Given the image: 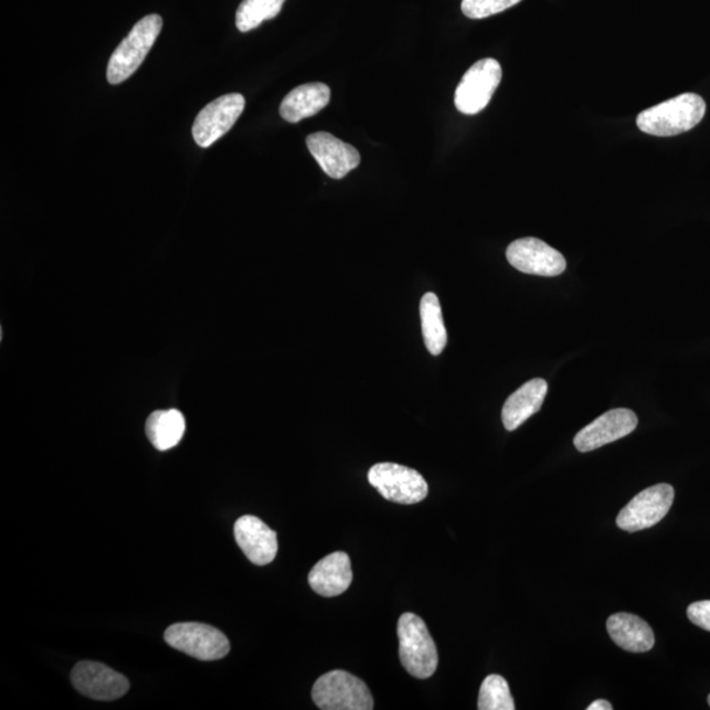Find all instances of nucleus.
Returning <instances> with one entry per match:
<instances>
[{
	"mask_svg": "<svg viewBox=\"0 0 710 710\" xmlns=\"http://www.w3.org/2000/svg\"><path fill=\"white\" fill-rule=\"evenodd\" d=\"M706 113V100L698 94L687 93L640 113L637 126L647 135L677 136L698 126Z\"/></svg>",
	"mask_w": 710,
	"mask_h": 710,
	"instance_id": "nucleus-1",
	"label": "nucleus"
},
{
	"mask_svg": "<svg viewBox=\"0 0 710 710\" xmlns=\"http://www.w3.org/2000/svg\"><path fill=\"white\" fill-rule=\"evenodd\" d=\"M399 655L406 672L417 679L431 678L438 667V651L422 618L404 613L399 618Z\"/></svg>",
	"mask_w": 710,
	"mask_h": 710,
	"instance_id": "nucleus-2",
	"label": "nucleus"
},
{
	"mask_svg": "<svg viewBox=\"0 0 710 710\" xmlns=\"http://www.w3.org/2000/svg\"><path fill=\"white\" fill-rule=\"evenodd\" d=\"M162 18L148 15L137 23L116 47L107 66V81L119 85L139 68L162 31Z\"/></svg>",
	"mask_w": 710,
	"mask_h": 710,
	"instance_id": "nucleus-3",
	"label": "nucleus"
},
{
	"mask_svg": "<svg viewBox=\"0 0 710 710\" xmlns=\"http://www.w3.org/2000/svg\"><path fill=\"white\" fill-rule=\"evenodd\" d=\"M315 704L322 710H371L374 708L364 681L347 671H330L315 682Z\"/></svg>",
	"mask_w": 710,
	"mask_h": 710,
	"instance_id": "nucleus-4",
	"label": "nucleus"
},
{
	"mask_svg": "<svg viewBox=\"0 0 710 710\" xmlns=\"http://www.w3.org/2000/svg\"><path fill=\"white\" fill-rule=\"evenodd\" d=\"M368 478L370 485L377 488L385 500L398 505H417L430 492V487L422 474L413 468L389 464V462L372 466Z\"/></svg>",
	"mask_w": 710,
	"mask_h": 710,
	"instance_id": "nucleus-5",
	"label": "nucleus"
},
{
	"mask_svg": "<svg viewBox=\"0 0 710 710\" xmlns=\"http://www.w3.org/2000/svg\"><path fill=\"white\" fill-rule=\"evenodd\" d=\"M502 77L501 66L494 59H484L474 64L455 89L454 103L458 112L477 115L488 106Z\"/></svg>",
	"mask_w": 710,
	"mask_h": 710,
	"instance_id": "nucleus-6",
	"label": "nucleus"
},
{
	"mask_svg": "<svg viewBox=\"0 0 710 710\" xmlns=\"http://www.w3.org/2000/svg\"><path fill=\"white\" fill-rule=\"evenodd\" d=\"M165 640L174 649L199 660H219L231 650L230 640L216 627L182 623L168 627Z\"/></svg>",
	"mask_w": 710,
	"mask_h": 710,
	"instance_id": "nucleus-7",
	"label": "nucleus"
},
{
	"mask_svg": "<svg viewBox=\"0 0 710 710\" xmlns=\"http://www.w3.org/2000/svg\"><path fill=\"white\" fill-rule=\"evenodd\" d=\"M675 489L667 484L655 485L634 496L617 516V526L625 532L636 533L639 530L657 526L665 519L672 507Z\"/></svg>",
	"mask_w": 710,
	"mask_h": 710,
	"instance_id": "nucleus-8",
	"label": "nucleus"
},
{
	"mask_svg": "<svg viewBox=\"0 0 710 710\" xmlns=\"http://www.w3.org/2000/svg\"><path fill=\"white\" fill-rule=\"evenodd\" d=\"M245 108L243 95L234 93L220 96L199 113L192 126V137L199 147L209 148L230 133Z\"/></svg>",
	"mask_w": 710,
	"mask_h": 710,
	"instance_id": "nucleus-9",
	"label": "nucleus"
},
{
	"mask_svg": "<svg viewBox=\"0 0 710 710\" xmlns=\"http://www.w3.org/2000/svg\"><path fill=\"white\" fill-rule=\"evenodd\" d=\"M507 259L517 271L540 277H557L566 271V259L540 239L516 240L508 246Z\"/></svg>",
	"mask_w": 710,
	"mask_h": 710,
	"instance_id": "nucleus-10",
	"label": "nucleus"
},
{
	"mask_svg": "<svg viewBox=\"0 0 710 710\" xmlns=\"http://www.w3.org/2000/svg\"><path fill=\"white\" fill-rule=\"evenodd\" d=\"M72 681L77 691L94 700L112 701L129 691L128 679L99 661H80L73 668Z\"/></svg>",
	"mask_w": 710,
	"mask_h": 710,
	"instance_id": "nucleus-11",
	"label": "nucleus"
},
{
	"mask_svg": "<svg viewBox=\"0 0 710 710\" xmlns=\"http://www.w3.org/2000/svg\"><path fill=\"white\" fill-rule=\"evenodd\" d=\"M637 425L638 417L633 411L626 409L612 410L583 427L576 434L574 445L581 453L596 451L598 447L629 436Z\"/></svg>",
	"mask_w": 710,
	"mask_h": 710,
	"instance_id": "nucleus-12",
	"label": "nucleus"
},
{
	"mask_svg": "<svg viewBox=\"0 0 710 710\" xmlns=\"http://www.w3.org/2000/svg\"><path fill=\"white\" fill-rule=\"evenodd\" d=\"M307 147L322 171L333 179L347 177L361 162L360 151L328 133L309 135Z\"/></svg>",
	"mask_w": 710,
	"mask_h": 710,
	"instance_id": "nucleus-13",
	"label": "nucleus"
},
{
	"mask_svg": "<svg viewBox=\"0 0 710 710\" xmlns=\"http://www.w3.org/2000/svg\"><path fill=\"white\" fill-rule=\"evenodd\" d=\"M234 539L247 560L257 566H266L277 557V533L256 516L240 517L234 523Z\"/></svg>",
	"mask_w": 710,
	"mask_h": 710,
	"instance_id": "nucleus-14",
	"label": "nucleus"
},
{
	"mask_svg": "<svg viewBox=\"0 0 710 710\" xmlns=\"http://www.w3.org/2000/svg\"><path fill=\"white\" fill-rule=\"evenodd\" d=\"M353 581L350 558L342 551H336L322 558L309 572L308 582L311 589L324 597L343 594Z\"/></svg>",
	"mask_w": 710,
	"mask_h": 710,
	"instance_id": "nucleus-15",
	"label": "nucleus"
},
{
	"mask_svg": "<svg viewBox=\"0 0 710 710\" xmlns=\"http://www.w3.org/2000/svg\"><path fill=\"white\" fill-rule=\"evenodd\" d=\"M549 385L544 379L537 378L522 384L519 390L507 399L502 406L501 418L506 430L513 432L517 427L536 415L547 398Z\"/></svg>",
	"mask_w": 710,
	"mask_h": 710,
	"instance_id": "nucleus-16",
	"label": "nucleus"
},
{
	"mask_svg": "<svg viewBox=\"0 0 710 710\" xmlns=\"http://www.w3.org/2000/svg\"><path fill=\"white\" fill-rule=\"evenodd\" d=\"M606 629L617 646L630 653L650 651L655 637L649 624L630 613H616L606 622Z\"/></svg>",
	"mask_w": 710,
	"mask_h": 710,
	"instance_id": "nucleus-17",
	"label": "nucleus"
},
{
	"mask_svg": "<svg viewBox=\"0 0 710 710\" xmlns=\"http://www.w3.org/2000/svg\"><path fill=\"white\" fill-rule=\"evenodd\" d=\"M329 102L330 88L316 82L294 88L282 102L279 113L286 121L299 123L322 112Z\"/></svg>",
	"mask_w": 710,
	"mask_h": 710,
	"instance_id": "nucleus-18",
	"label": "nucleus"
},
{
	"mask_svg": "<svg viewBox=\"0 0 710 710\" xmlns=\"http://www.w3.org/2000/svg\"><path fill=\"white\" fill-rule=\"evenodd\" d=\"M145 431L157 451L167 452L181 443L186 432V420L177 410L156 411L149 416Z\"/></svg>",
	"mask_w": 710,
	"mask_h": 710,
	"instance_id": "nucleus-19",
	"label": "nucleus"
},
{
	"mask_svg": "<svg viewBox=\"0 0 710 710\" xmlns=\"http://www.w3.org/2000/svg\"><path fill=\"white\" fill-rule=\"evenodd\" d=\"M420 317H422V328L425 347L432 356L443 353L447 343V332L445 328L443 309L436 294L427 293L420 303Z\"/></svg>",
	"mask_w": 710,
	"mask_h": 710,
	"instance_id": "nucleus-20",
	"label": "nucleus"
},
{
	"mask_svg": "<svg viewBox=\"0 0 710 710\" xmlns=\"http://www.w3.org/2000/svg\"><path fill=\"white\" fill-rule=\"evenodd\" d=\"M286 0H244L236 12V25L241 32L256 30L266 20L282 11Z\"/></svg>",
	"mask_w": 710,
	"mask_h": 710,
	"instance_id": "nucleus-21",
	"label": "nucleus"
},
{
	"mask_svg": "<svg viewBox=\"0 0 710 710\" xmlns=\"http://www.w3.org/2000/svg\"><path fill=\"white\" fill-rule=\"evenodd\" d=\"M479 710H515V701L508 681L500 675H489L481 682L478 700Z\"/></svg>",
	"mask_w": 710,
	"mask_h": 710,
	"instance_id": "nucleus-22",
	"label": "nucleus"
},
{
	"mask_svg": "<svg viewBox=\"0 0 710 710\" xmlns=\"http://www.w3.org/2000/svg\"><path fill=\"white\" fill-rule=\"evenodd\" d=\"M520 2L521 0H462V12L470 19H485Z\"/></svg>",
	"mask_w": 710,
	"mask_h": 710,
	"instance_id": "nucleus-23",
	"label": "nucleus"
},
{
	"mask_svg": "<svg viewBox=\"0 0 710 710\" xmlns=\"http://www.w3.org/2000/svg\"><path fill=\"white\" fill-rule=\"evenodd\" d=\"M687 616L689 622L710 632V600H702V602L689 605Z\"/></svg>",
	"mask_w": 710,
	"mask_h": 710,
	"instance_id": "nucleus-24",
	"label": "nucleus"
},
{
	"mask_svg": "<svg viewBox=\"0 0 710 710\" xmlns=\"http://www.w3.org/2000/svg\"><path fill=\"white\" fill-rule=\"evenodd\" d=\"M613 707L611 702L606 700H596L589 706L587 710H612Z\"/></svg>",
	"mask_w": 710,
	"mask_h": 710,
	"instance_id": "nucleus-25",
	"label": "nucleus"
},
{
	"mask_svg": "<svg viewBox=\"0 0 710 710\" xmlns=\"http://www.w3.org/2000/svg\"><path fill=\"white\" fill-rule=\"evenodd\" d=\"M708 704L710 707V695L708 696Z\"/></svg>",
	"mask_w": 710,
	"mask_h": 710,
	"instance_id": "nucleus-26",
	"label": "nucleus"
}]
</instances>
